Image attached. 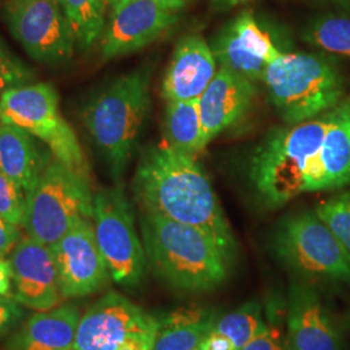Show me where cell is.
<instances>
[{
  "instance_id": "8d00e7d4",
  "label": "cell",
  "mask_w": 350,
  "mask_h": 350,
  "mask_svg": "<svg viewBox=\"0 0 350 350\" xmlns=\"http://www.w3.org/2000/svg\"><path fill=\"white\" fill-rule=\"evenodd\" d=\"M126 1H129V0H107V5L111 8V12H113L116 8H118Z\"/></svg>"
},
{
  "instance_id": "e0dca14e",
  "label": "cell",
  "mask_w": 350,
  "mask_h": 350,
  "mask_svg": "<svg viewBox=\"0 0 350 350\" xmlns=\"http://www.w3.org/2000/svg\"><path fill=\"white\" fill-rule=\"evenodd\" d=\"M250 79L221 68L198 99L205 146L218 134L239 122L256 96Z\"/></svg>"
},
{
  "instance_id": "5b68a950",
  "label": "cell",
  "mask_w": 350,
  "mask_h": 350,
  "mask_svg": "<svg viewBox=\"0 0 350 350\" xmlns=\"http://www.w3.org/2000/svg\"><path fill=\"white\" fill-rule=\"evenodd\" d=\"M270 100L287 125L314 120L338 107L342 78L336 66L317 53H282L266 69Z\"/></svg>"
},
{
  "instance_id": "2e32d148",
  "label": "cell",
  "mask_w": 350,
  "mask_h": 350,
  "mask_svg": "<svg viewBox=\"0 0 350 350\" xmlns=\"http://www.w3.org/2000/svg\"><path fill=\"white\" fill-rule=\"evenodd\" d=\"M13 299L38 312L55 309L63 300L50 245L36 239H20L11 253Z\"/></svg>"
},
{
  "instance_id": "7a4b0ae2",
  "label": "cell",
  "mask_w": 350,
  "mask_h": 350,
  "mask_svg": "<svg viewBox=\"0 0 350 350\" xmlns=\"http://www.w3.org/2000/svg\"><path fill=\"white\" fill-rule=\"evenodd\" d=\"M139 221L148 266L165 286L204 293L227 280L232 265L202 231L152 213L140 212Z\"/></svg>"
},
{
  "instance_id": "74e56055",
  "label": "cell",
  "mask_w": 350,
  "mask_h": 350,
  "mask_svg": "<svg viewBox=\"0 0 350 350\" xmlns=\"http://www.w3.org/2000/svg\"><path fill=\"white\" fill-rule=\"evenodd\" d=\"M196 350H206V347H205V344H204V342H202V344H201L200 347H199V348H198V349Z\"/></svg>"
},
{
  "instance_id": "6da1fadb",
  "label": "cell",
  "mask_w": 350,
  "mask_h": 350,
  "mask_svg": "<svg viewBox=\"0 0 350 350\" xmlns=\"http://www.w3.org/2000/svg\"><path fill=\"white\" fill-rule=\"evenodd\" d=\"M133 189L140 212L200 230L234 263L237 239L209 176L195 157L165 143L150 147L139 160Z\"/></svg>"
},
{
  "instance_id": "ffe728a7",
  "label": "cell",
  "mask_w": 350,
  "mask_h": 350,
  "mask_svg": "<svg viewBox=\"0 0 350 350\" xmlns=\"http://www.w3.org/2000/svg\"><path fill=\"white\" fill-rule=\"evenodd\" d=\"M79 319L72 302L33 314L10 336L5 350H73Z\"/></svg>"
},
{
  "instance_id": "4fadbf2b",
  "label": "cell",
  "mask_w": 350,
  "mask_h": 350,
  "mask_svg": "<svg viewBox=\"0 0 350 350\" xmlns=\"http://www.w3.org/2000/svg\"><path fill=\"white\" fill-rule=\"evenodd\" d=\"M212 51L221 68L254 83L263 82L267 66L283 53L250 11L226 26L213 42Z\"/></svg>"
},
{
  "instance_id": "277c9868",
  "label": "cell",
  "mask_w": 350,
  "mask_h": 350,
  "mask_svg": "<svg viewBox=\"0 0 350 350\" xmlns=\"http://www.w3.org/2000/svg\"><path fill=\"white\" fill-rule=\"evenodd\" d=\"M150 109L147 70L121 75L85 107L83 124L116 178L125 172Z\"/></svg>"
},
{
  "instance_id": "5bb4252c",
  "label": "cell",
  "mask_w": 350,
  "mask_h": 350,
  "mask_svg": "<svg viewBox=\"0 0 350 350\" xmlns=\"http://www.w3.org/2000/svg\"><path fill=\"white\" fill-rule=\"evenodd\" d=\"M342 334L313 283L295 278L288 289L289 350H342Z\"/></svg>"
},
{
  "instance_id": "ab89813d",
  "label": "cell",
  "mask_w": 350,
  "mask_h": 350,
  "mask_svg": "<svg viewBox=\"0 0 350 350\" xmlns=\"http://www.w3.org/2000/svg\"><path fill=\"white\" fill-rule=\"evenodd\" d=\"M0 116H1V109H0Z\"/></svg>"
},
{
  "instance_id": "9a60e30c",
  "label": "cell",
  "mask_w": 350,
  "mask_h": 350,
  "mask_svg": "<svg viewBox=\"0 0 350 350\" xmlns=\"http://www.w3.org/2000/svg\"><path fill=\"white\" fill-rule=\"evenodd\" d=\"M174 12L163 10L154 0H129L111 12L101 42L104 62L147 47L172 29Z\"/></svg>"
},
{
  "instance_id": "d590c367",
  "label": "cell",
  "mask_w": 350,
  "mask_h": 350,
  "mask_svg": "<svg viewBox=\"0 0 350 350\" xmlns=\"http://www.w3.org/2000/svg\"><path fill=\"white\" fill-rule=\"evenodd\" d=\"M214 4L219 8H234L240 4H244L250 0H213Z\"/></svg>"
},
{
  "instance_id": "836d02e7",
  "label": "cell",
  "mask_w": 350,
  "mask_h": 350,
  "mask_svg": "<svg viewBox=\"0 0 350 350\" xmlns=\"http://www.w3.org/2000/svg\"><path fill=\"white\" fill-rule=\"evenodd\" d=\"M204 344L206 347V350H237L234 342L230 338L214 329L204 341Z\"/></svg>"
},
{
  "instance_id": "30bf717a",
  "label": "cell",
  "mask_w": 350,
  "mask_h": 350,
  "mask_svg": "<svg viewBox=\"0 0 350 350\" xmlns=\"http://www.w3.org/2000/svg\"><path fill=\"white\" fill-rule=\"evenodd\" d=\"M157 315L111 291L81 317L73 350H152Z\"/></svg>"
},
{
  "instance_id": "4dcf8cb0",
  "label": "cell",
  "mask_w": 350,
  "mask_h": 350,
  "mask_svg": "<svg viewBox=\"0 0 350 350\" xmlns=\"http://www.w3.org/2000/svg\"><path fill=\"white\" fill-rule=\"evenodd\" d=\"M283 345L279 340V335L275 329L270 325L260 332L254 338H252L250 342H247L244 347L238 350H282Z\"/></svg>"
},
{
  "instance_id": "603a6c76",
  "label": "cell",
  "mask_w": 350,
  "mask_h": 350,
  "mask_svg": "<svg viewBox=\"0 0 350 350\" xmlns=\"http://www.w3.org/2000/svg\"><path fill=\"white\" fill-rule=\"evenodd\" d=\"M163 137L165 144L191 157L206 147L198 100L167 101L163 116Z\"/></svg>"
},
{
  "instance_id": "52a82bcc",
  "label": "cell",
  "mask_w": 350,
  "mask_h": 350,
  "mask_svg": "<svg viewBox=\"0 0 350 350\" xmlns=\"http://www.w3.org/2000/svg\"><path fill=\"white\" fill-rule=\"evenodd\" d=\"M91 179L83 178L56 159H51L26 195L24 228L27 237L52 247L82 218L92 221Z\"/></svg>"
},
{
  "instance_id": "ba28073f",
  "label": "cell",
  "mask_w": 350,
  "mask_h": 350,
  "mask_svg": "<svg viewBox=\"0 0 350 350\" xmlns=\"http://www.w3.org/2000/svg\"><path fill=\"white\" fill-rule=\"evenodd\" d=\"M1 121L40 139L53 159L77 174L90 178V166L73 127L59 109V95L50 83L10 88L0 95Z\"/></svg>"
},
{
  "instance_id": "8fae6325",
  "label": "cell",
  "mask_w": 350,
  "mask_h": 350,
  "mask_svg": "<svg viewBox=\"0 0 350 350\" xmlns=\"http://www.w3.org/2000/svg\"><path fill=\"white\" fill-rule=\"evenodd\" d=\"M4 14L13 37L39 63L72 59L75 39L59 0H4Z\"/></svg>"
},
{
  "instance_id": "d4e9b609",
  "label": "cell",
  "mask_w": 350,
  "mask_h": 350,
  "mask_svg": "<svg viewBox=\"0 0 350 350\" xmlns=\"http://www.w3.org/2000/svg\"><path fill=\"white\" fill-rule=\"evenodd\" d=\"M267 327L262 315V306L258 301L252 300L243 304L226 315L217 319L214 331L230 338L238 350L256 338Z\"/></svg>"
},
{
  "instance_id": "4316f807",
  "label": "cell",
  "mask_w": 350,
  "mask_h": 350,
  "mask_svg": "<svg viewBox=\"0 0 350 350\" xmlns=\"http://www.w3.org/2000/svg\"><path fill=\"white\" fill-rule=\"evenodd\" d=\"M314 211L350 257V189L322 201Z\"/></svg>"
},
{
  "instance_id": "7c38bea8",
  "label": "cell",
  "mask_w": 350,
  "mask_h": 350,
  "mask_svg": "<svg viewBox=\"0 0 350 350\" xmlns=\"http://www.w3.org/2000/svg\"><path fill=\"white\" fill-rule=\"evenodd\" d=\"M63 299L96 293L112 279L98 245L92 221L82 218L52 247Z\"/></svg>"
},
{
  "instance_id": "60d3db41",
  "label": "cell",
  "mask_w": 350,
  "mask_h": 350,
  "mask_svg": "<svg viewBox=\"0 0 350 350\" xmlns=\"http://www.w3.org/2000/svg\"><path fill=\"white\" fill-rule=\"evenodd\" d=\"M349 100H350V99H349Z\"/></svg>"
},
{
  "instance_id": "ac0fdd59",
  "label": "cell",
  "mask_w": 350,
  "mask_h": 350,
  "mask_svg": "<svg viewBox=\"0 0 350 350\" xmlns=\"http://www.w3.org/2000/svg\"><path fill=\"white\" fill-rule=\"evenodd\" d=\"M350 185V100L332 109V120L319 150L306 163L304 192Z\"/></svg>"
},
{
  "instance_id": "3957f363",
  "label": "cell",
  "mask_w": 350,
  "mask_h": 350,
  "mask_svg": "<svg viewBox=\"0 0 350 350\" xmlns=\"http://www.w3.org/2000/svg\"><path fill=\"white\" fill-rule=\"evenodd\" d=\"M332 120V109L314 120L270 131L250 159V178L266 208H279L304 193V172L319 150Z\"/></svg>"
},
{
  "instance_id": "f1b7e54d",
  "label": "cell",
  "mask_w": 350,
  "mask_h": 350,
  "mask_svg": "<svg viewBox=\"0 0 350 350\" xmlns=\"http://www.w3.org/2000/svg\"><path fill=\"white\" fill-rule=\"evenodd\" d=\"M33 77L25 64L8 50L0 38V95L10 88L24 86Z\"/></svg>"
},
{
  "instance_id": "484cf974",
  "label": "cell",
  "mask_w": 350,
  "mask_h": 350,
  "mask_svg": "<svg viewBox=\"0 0 350 350\" xmlns=\"http://www.w3.org/2000/svg\"><path fill=\"white\" fill-rule=\"evenodd\" d=\"M302 39L321 50L350 57V16H323L314 20Z\"/></svg>"
},
{
  "instance_id": "44dd1931",
  "label": "cell",
  "mask_w": 350,
  "mask_h": 350,
  "mask_svg": "<svg viewBox=\"0 0 350 350\" xmlns=\"http://www.w3.org/2000/svg\"><path fill=\"white\" fill-rule=\"evenodd\" d=\"M30 133L11 122H0V170L11 178L26 195L50 163Z\"/></svg>"
},
{
  "instance_id": "1f68e13d",
  "label": "cell",
  "mask_w": 350,
  "mask_h": 350,
  "mask_svg": "<svg viewBox=\"0 0 350 350\" xmlns=\"http://www.w3.org/2000/svg\"><path fill=\"white\" fill-rule=\"evenodd\" d=\"M21 239V232L17 226L11 225L0 218V257L11 254Z\"/></svg>"
},
{
  "instance_id": "f546056e",
  "label": "cell",
  "mask_w": 350,
  "mask_h": 350,
  "mask_svg": "<svg viewBox=\"0 0 350 350\" xmlns=\"http://www.w3.org/2000/svg\"><path fill=\"white\" fill-rule=\"evenodd\" d=\"M25 310L23 305L13 297L0 296V341L8 336L23 325Z\"/></svg>"
},
{
  "instance_id": "cb8c5ba5",
  "label": "cell",
  "mask_w": 350,
  "mask_h": 350,
  "mask_svg": "<svg viewBox=\"0 0 350 350\" xmlns=\"http://www.w3.org/2000/svg\"><path fill=\"white\" fill-rule=\"evenodd\" d=\"M75 47L90 49L101 37L105 26L107 0H59Z\"/></svg>"
},
{
  "instance_id": "f35d334b",
  "label": "cell",
  "mask_w": 350,
  "mask_h": 350,
  "mask_svg": "<svg viewBox=\"0 0 350 350\" xmlns=\"http://www.w3.org/2000/svg\"><path fill=\"white\" fill-rule=\"evenodd\" d=\"M282 350H289L288 349L287 347H286V345H283V349Z\"/></svg>"
},
{
  "instance_id": "7402d4cb",
  "label": "cell",
  "mask_w": 350,
  "mask_h": 350,
  "mask_svg": "<svg viewBox=\"0 0 350 350\" xmlns=\"http://www.w3.org/2000/svg\"><path fill=\"white\" fill-rule=\"evenodd\" d=\"M219 314L209 308H179L157 315L152 350H196L214 329Z\"/></svg>"
},
{
  "instance_id": "d6a6232c",
  "label": "cell",
  "mask_w": 350,
  "mask_h": 350,
  "mask_svg": "<svg viewBox=\"0 0 350 350\" xmlns=\"http://www.w3.org/2000/svg\"><path fill=\"white\" fill-rule=\"evenodd\" d=\"M12 266L10 260L0 257V296L13 297Z\"/></svg>"
},
{
  "instance_id": "9c48e42d",
  "label": "cell",
  "mask_w": 350,
  "mask_h": 350,
  "mask_svg": "<svg viewBox=\"0 0 350 350\" xmlns=\"http://www.w3.org/2000/svg\"><path fill=\"white\" fill-rule=\"evenodd\" d=\"M94 230L109 275L121 287L134 289L147 275L148 261L135 228V217L122 188L94 193Z\"/></svg>"
},
{
  "instance_id": "83f0119b",
  "label": "cell",
  "mask_w": 350,
  "mask_h": 350,
  "mask_svg": "<svg viewBox=\"0 0 350 350\" xmlns=\"http://www.w3.org/2000/svg\"><path fill=\"white\" fill-rule=\"evenodd\" d=\"M26 193L0 170V218L11 225L25 222Z\"/></svg>"
},
{
  "instance_id": "d6986e66",
  "label": "cell",
  "mask_w": 350,
  "mask_h": 350,
  "mask_svg": "<svg viewBox=\"0 0 350 350\" xmlns=\"http://www.w3.org/2000/svg\"><path fill=\"white\" fill-rule=\"evenodd\" d=\"M217 73L212 47L199 36L182 38L163 77L166 101L198 100Z\"/></svg>"
},
{
  "instance_id": "8992f818",
  "label": "cell",
  "mask_w": 350,
  "mask_h": 350,
  "mask_svg": "<svg viewBox=\"0 0 350 350\" xmlns=\"http://www.w3.org/2000/svg\"><path fill=\"white\" fill-rule=\"evenodd\" d=\"M271 250L279 262L310 283L350 286V257L315 211L288 214L275 226Z\"/></svg>"
},
{
  "instance_id": "e575fe53",
  "label": "cell",
  "mask_w": 350,
  "mask_h": 350,
  "mask_svg": "<svg viewBox=\"0 0 350 350\" xmlns=\"http://www.w3.org/2000/svg\"><path fill=\"white\" fill-rule=\"evenodd\" d=\"M157 4H160L163 10L175 12L178 10H180L182 7L186 5L188 0H154Z\"/></svg>"
}]
</instances>
